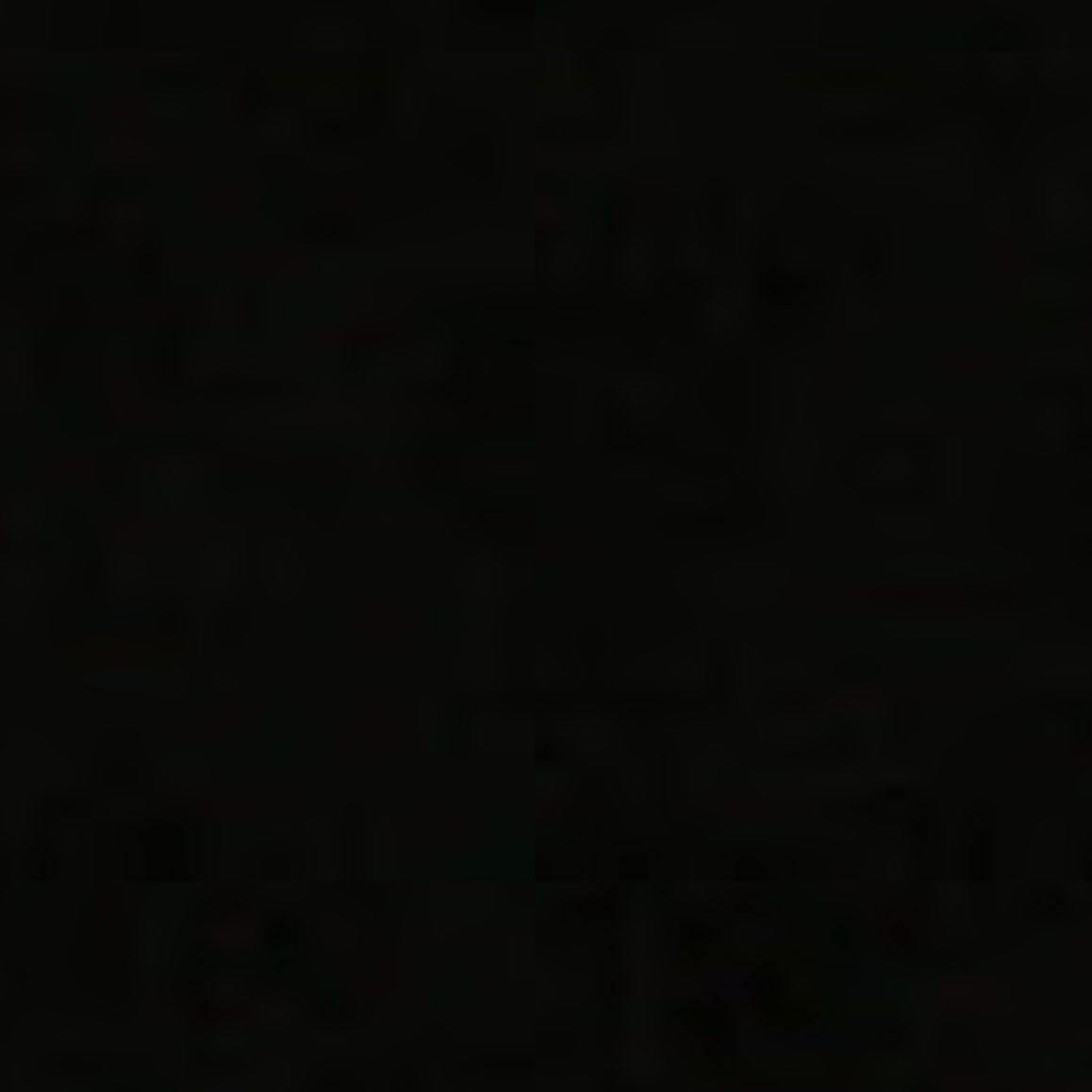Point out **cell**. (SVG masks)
<instances>
[{
	"label": "cell",
	"instance_id": "obj_1",
	"mask_svg": "<svg viewBox=\"0 0 1092 1092\" xmlns=\"http://www.w3.org/2000/svg\"><path fill=\"white\" fill-rule=\"evenodd\" d=\"M823 295V276H804V273H791L788 266L769 263L759 279V308H763V327L766 339L788 337L804 323L807 314L814 311L817 298Z\"/></svg>",
	"mask_w": 1092,
	"mask_h": 1092
},
{
	"label": "cell",
	"instance_id": "obj_2",
	"mask_svg": "<svg viewBox=\"0 0 1092 1092\" xmlns=\"http://www.w3.org/2000/svg\"><path fill=\"white\" fill-rule=\"evenodd\" d=\"M859 484L865 493L881 488L885 500H926L917 488H929V449L913 446H881L862 455Z\"/></svg>",
	"mask_w": 1092,
	"mask_h": 1092
},
{
	"label": "cell",
	"instance_id": "obj_3",
	"mask_svg": "<svg viewBox=\"0 0 1092 1092\" xmlns=\"http://www.w3.org/2000/svg\"><path fill=\"white\" fill-rule=\"evenodd\" d=\"M647 276H651V244H647V238H631L625 256H621V279L628 289L644 292Z\"/></svg>",
	"mask_w": 1092,
	"mask_h": 1092
},
{
	"label": "cell",
	"instance_id": "obj_4",
	"mask_svg": "<svg viewBox=\"0 0 1092 1092\" xmlns=\"http://www.w3.org/2000/svg\"><path fill=\"white\" fill-rule=\"evenodd\" d=\"M353 218L350 215H314L305 222V238L318 244H334V240L350 238Z\"/></svg>",
	"mask_w": 1092,
	"mask_h": 1092
},
{
	"label": "cell",
	"instance_id": "obj_5",
	"mask_svg": "<svg viewBox=\"0 0 1092 1092\" xmlns=\"http://www.w3.org/2000/svg\"><path fill=\"white\" fill-rule=\"evenodd\" d=\"M743 295L740 292H724L718 298L715 311H711V327L718 330V334H731V330L740 327L743 321Z\"/></svg>",
	"mask_w": 1092,
	"mask_h": 1092
},
{
	"label": "cell",
	"instance_id": "obj_6",
	"mask_svg": "<svg viewBox=\"0 0 1092 1092\" xmlns=\"http://www.w3.org/2000/svg\"><path fill=\"white\" fill-rule=\"evenodd\" d=\"M859 270L865 273V279L878 289V279L885 276V247H881L878 234H869L859 247Z\"/></svg>",
	"mask_w": 1092,
	"mask_h": 1092
},
{
	"label": "cell",
	"instance_id": "obj_7",
	"mask_svg": "<svg viewBox=\"0 0 1092 1092\" xmlns=\"http://www.w3.org/2000/svg\"><path fill=\"white\" fill-rule=\"evenodd\" d=\"M1025 910H1029L1032 919H1064L1070 917V901H1064L1057 891H1041L1032 897Z\"/></svg>",
	"mask_w": 1092,
	"mask_h": 1092
},
{
	"label": "cell",
	"instance_id": "obj_8",
	"mask_svg": "<svg viewBox=\"0 0 1092 1092\" xmlns=\"http://www.w3.org/2000/svg\"><path fill=\"white\" fill-rule=\"evenodd\" d=\"M660 289L667 292L670 298H699L702 295V282L695 276H679L676 270L663 273V282Z\"/></svg>",
	"mask_w": 1092,
	"mask_h": 1092
},
{
	"label": "cell",
	"instance_id": "obj_9",
	"mask_svg": "<svg viewBox=\"0 0 1092 1092\" xmlns=\"http://www.w3.org/2000/svg\"><path fill=\"white\" fill-rule=\"evenodd\" d=\"M266 103H270V93H266V87L260 84L256 87V93H250V84L240 91V119H256L260 112L266 109Z\"/></svg>",
	"mask_w": 1092,
	"mask_h": 1092
},
{
	"label": "cell",
	"instance_id": "obj_10",
	"mask_svg": "<svg viewBox=\"0 0 1092 1092\" xmlns=\"http://www.w3.org/2000/svg\"><path fill=\"white\" fill-rule=\"evenodd\" d=\"M465 13L488 16V20H497V23H504V20H525V16L532 20V7H529V10H525V7H506V10H490V7H477V10H472V7H465Z\"/></svg>",
	"mask_w": 1092,
	"mask_h": 1092
},
{
	"label": "cell",
	"instance_id": "obj_11",
	"mask_svg": "<svg viewBox=\"0 0 1092 1092\" xmlns=\"http://www.w3.org/2000/svg\"><path fill=\"white\" fill-rule=\"evenodd\" d=\"M676 933H686V945H702V942H705V935H708V929L705 926L683 923V926H676Z\"/></svg>",
	"mask_w": 1092,
	"mask_h": 1092
}]
</instances>
